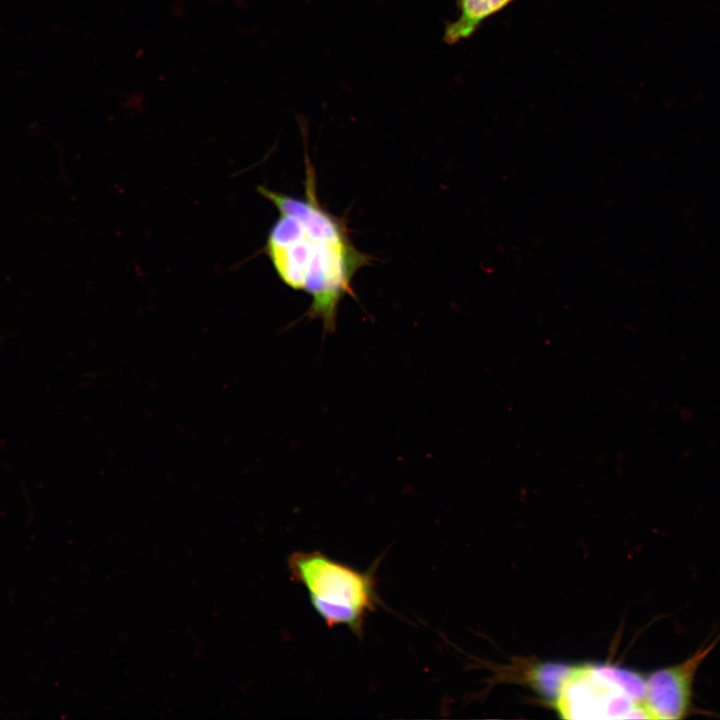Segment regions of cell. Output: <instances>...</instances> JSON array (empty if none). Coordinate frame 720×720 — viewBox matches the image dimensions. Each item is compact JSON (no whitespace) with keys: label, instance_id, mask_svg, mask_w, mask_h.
<instances>
[{"label":"cell","instance_id":"obj_3","mask_svg":"<svg viewBox=\"0 0 720 720\" xmlns=\"http://www.w3.org/2000/svg\"><path fill=\"white\" fill-rule=\"evenodd\" d=\"M553 704L566 719H650L612 665L571 666Z\"/></svg>","mask_w":720,"mask_h":720},{"label":"cell","instance_id":"obj_1","mask_svg":"<svg viewBox=\"0 0 720 720\" xmlns=\"http://www.w3.org/2000/svg\"><path fill=\"white\" fill-rule=\"evenodd\" d=\"M257 191L279 213L264 246L274 271L286 286L311 297L306 317L334 332L339 305L346 295L354 296L353 279L370 257L354 245L345 220L320 203L308 155L303 196L264 186Z\"/></svg>","mask_w":720,"mask_h":720},{"label":"cell","instance_id":"obj_4","mask_svg":"<svg viewBox=\"0 0 720 720\" xmlns=\"http://www.w3.org/2000/svg\"><path fill=\"white\" fill-rule=\"evenodd\" d=\"M720 641V634L706 640L680 663L659 668L645 677L643 705L650 719L679 720L694 712L693 686L696 673Z\"/></svg>","mask_w":720,"mask_h":720},{"label":"cell","instance_id":"obj_5","mask_svg":"<svg viewBox=\"0 0 720 720\" xmlns=\"http://www.w3.org/2000/svg\"><path fill=\"white\" fill-rule=\"evenodd\" d=\"M513 0H458L459 16L449 23L443 39L448 44L471 37L481 24L498 13Z\"/></svg>","mask_w":720,"mask_h":720},{"label":"cell","instance_id":"obj_6","mask_svg":"<svg viewBox=\"0 0 720 720\" xmlns=\"http://www.w3.org/2000/svg\"><path fill=\"white\" fill-rule=\"evenodd\" d=\"M571 666L560 663H543L533 668L530 681L543 697L553 703Z\"/></svg>","mask_w":720,"mask_h":720},{"label":"cell","instance_id":"obj_2","mask_svg":"<svg viewBox=\"0 0 720 720\" xmlns=\"http://www.w3.org/2000/svg\"><path fill=\"white\" fill-rule=\"evenodd\" d=\"M288 569L328 627H346L360 636L366 617L381 604L375 568L360 571L321 551H296Z\"/></svg>","mask_w":720,"mask_h":720}]
</instances>
